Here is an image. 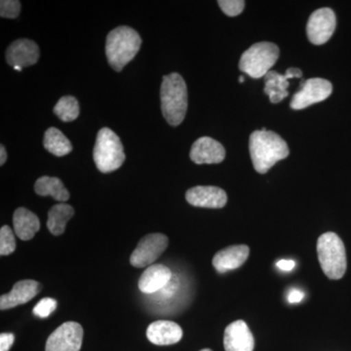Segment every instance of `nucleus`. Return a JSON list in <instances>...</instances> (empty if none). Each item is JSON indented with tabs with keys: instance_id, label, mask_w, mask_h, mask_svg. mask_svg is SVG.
Masks as SVG:
<instances>
[{
	"instance_id": "5701e85b",
	"label": "nucleus",
	"mask_w": 351,
	"mask_h": 351,
	"mask_svg": "<svg viewBox=\"0 0 351 351\" xmlns=\"http://www.w3.org/2000/svg\"><path fill=\"white\" fill-rule=\"evenodd\" d=\"M43 145L48 152L56 156H64L73 151L71 141L55 127H51L46 130Z\"/></svg>"
},
{
	"instance_id": "1a4fd4ad",
	"label": "nucleus",
	"mask_w": 351,
	"mask_h": 351,
	"mask_svg": "<svg viewBox=\"0 0 351 351\" xmlns=\"http://www.w3.org/2000/svg\"><path fill=\"white\" fill-rule=\"evenodd\" d=\"M83 328L76 322H66L57 328L46 341L45 351H80Z\"/></svg>"
},
{
	"instance_id": "0eeeda50",
	"label": "nucleus",
	"mask_w": 351,
	"mask_h": 351,
	"mask_svg": "<svg viewBox=\"0 0 351 351\" xmlns=\"http://www.w3.org/2000/svg\"><path fill=\"white\" fill-rule=\"evenodd\" d=\"M169 239L162 233L145 235L132 253L130 263L133 267L142 269L154 265L157 258L167 249Z\"/></svg>"
},
{
	"instance_id": "7c9ffc66",
	"label": "nucleus",
	"mask_w": 351,
	"mask_h": 351,
	"mask_svg": "<svg viewBox=\"0 0 351 351\" xmlns=\"http://www.w3.org/2000/svg\"><path fill=\"white\" fill-rule=\"evenodd\" d=\"M304 297V292L298 290V289H293V290L289 293L288 302H290V304H297V302L302 301Z\"/></svg>"
},
{
	"instance_id": "c85d7f7f",
	"label": "nucleus",
	"mask_w": 351,
	"mask_h": 351,
	"mask_svg": "<svg viewBox=\"0 0 351 351\" xmlns=\"http://www.w3.org/2000/svg\"><path fill=\"white\" fill-rule=\"evenodd\" d=\"M14 339H15V337L11 332H2L0 335V351L10 350L11 346H13Z\"/></svg>"
},
{
	"instance_id": "412c9836",
	"label": "nucleus",
	"mask_w": 351,
	"mask_h": 351,
	"mask_svg": "<svg viewBox=\"0 0 351 351\" xmlns=\"http://www.w3.org/2000/svg\"><path fill=\"white\" fill-rule=\"evenodd\" d=\"M265 93L269 97L272 104H278L288 97L289 78L274 71H270L265 76Z\"/></svg>"
},
{
	"instance_id": "ddd939ff",
	"label": "nucleus",
	"mask_w": 351,
	"mask_h": 351,
	"mask_svg": "<svg viewBox=\"0 0 351 351\" xmlns=\"http://www.w3.org/2000/svg\"><path fill=\"white\" fill-rule=\"evenodd\" d=\"M223 346L226 351L254 350L255 339L245 321H234L226 328Z\"/></svg>"
},
{
	"instance_id": "f8f14e48",
	"label": "nucleus",
	"mask_w": 351,
	"mask_h": 351,
	"mask_svg": "<svg viewBox=\"0 0 351 351\" xmlns=\"http://www.w3.org/2000/svg\"><path fill=\"white\" fill-rule=\"evenodd\" d=\"M186 199L195 207L219 209L226 206L228 195L218 186H198L186 191Z\"/></svg>"
},
{
	"instance_id": "6e6552de",
	"label": "nucleus",
	"mask_w": 351,
	"mask_h": 351,
	"mask_svg": "<svg viewBox=\"0 0 351 351\" xmlns=\"http://www.w3.org/2000/svg\"><path fill=\"white\" fill-rule=\"evenodd\" d=\"M331 82L323 78H311L301 83V88L293 96L291 108L293 110H304L314 104L325 101L332 94Z\"/></svg>"
},
{
	"instance_id": "a211bd4d",
	"label": "nucleus",
	"mask_w": 351,
	"mask_h": 351,
	"mask_svg": "<svg viewBox=\"0 0 351 351\" xmlns=\"http://www.w3.org/2000/svg\"><path fill=\"white\" fill-rule=\"evenodd\" d=\"M147 337L154 345H175L181 341L182 330L179 324L172 321L158 320L147 327Z\"/></svg>"
},
{
	"instance_id": "72a5a7b5",
	"label": "nucleus",
	"mask_w": 351,
	"mask_h": 351,
	"mask_svg": "<svg viewBox=\"0 0 351 351\" xmlns=\"http://www.w3.org/2000/svg\"><path fill=\"white\" fill-rule=\"evenodd\" d=\"M7 152L3 145H0V165L3 166L6 162Z\"/></svg>"
},
{
	"instance_id": "423d86ee",
	"label": "nucleus",
	"mask_w": 351,
	"mask_h": 351,
	"mask_svg": "<svg viewBox=\"0 0 351 351\" xmlns=\"http://www.w3.org/2000/svg\"><path fill=\"white\" fill-rule=\"evenodd\" d=\"M279 58L278 46L272 43H258L242 54L239 69L253 78L265 77Z\"/></svg>"
},
{
	"instance_id": "dca6fc26",
	"label": "nucleus",
	"mask_w": 351,
	"mask_h": 351,
	"mask_svg": "<svg viewBox=\"0 0 351 351\" xmlns=\"http://www.w3.org/2000/svg\"><path fill=\"white\" fill-rule=\"evenodd\" d=\"M249 247L247 245H234L219 251L213 258L215 269L219 274H226L239 269L249 257Z\"/></svg>"
},
{
	"instance_id": "39448f33",
	"label": "nucleus",
	"mask_w": 351,
	"mask_h": 351,
	"mask_svg": "<svg viewBox=\"0 0 351 351\" xmlns=\"http://www.w3.org/2000/svg\"><path fill=\"white\" fill-rule=\"evenodd\" d=\"M93 157L101 173H110L121 167L125 161L123 145L119 136L110 128H101L97 135Z\"/></svg>"
},
{
	"instance_id": "473e14b6",
	"label": "nucleus",
	"mask_w": 351,
	"mask_h": 351,
	"mask_svg": "<svg viewBox=\"0 0 351 351\" xmlns=\"http://www.w3.org/2000/svg\"><path fill=\"white\" fill-rule=\"evenodd\" d=\"M285 75L287 76L289 80L291 78H301L302 76V71L298 68H290L286 71Z\"/></svg>"
},
{
	"instance_id": "f704fd0d",
	"label": "nucleus",
	"mask_w": 351,
	"mask_h": 351,
	"mask_svg": "<svg viewBox=\"0 0 351 351\" xmlns=\"http://www.w3.org/2000/svg\"><path fill=\"white\" fill-rule=\"evenodd\" d=\"M239 82L240 83H243L244 82V76L243 75L240 76V77H239Z\"/></svg>"
},
{
	"instance_id": "a878e982",
	"label": "nucleus",
	"mask_w": 351,
	"mask_h": 351,
	"mask_svg": "<svg viewBox=\"0 0 351 351\" xmlns=\"http://www.w3.org/2000/svg\"><path fill=\"white\" fill-rule=\"evenodd\" d=\"M57 301L51 298H44L38 302L34 308V314L39 318H47L57 308Z\"/></svg>"
},
{
	"instance_id": "cd10ccee",
	"label": "nucleus",
	"mask_w": 351,
	"mask_h": 351,
	"mask_svg": "<svg viewBox=\"0 0 351 351\" xmlns=\"http://www.w3.org/2000/svg\"><path fill=\"white\" fill-rule=\"evenodd\" d=\"M218 3L223 12L230 17L239 16L244 10L245 7L243 0H219Z\"/></svg>"
},
{
	"instance_id": "b1692460",
	"label": "nucleus",
	"mask_w": 351,
	"mask_h": 351,
	"mask_svg": "<svg viewBox=\"0 0 351 351\" xmlns=\"http://www.w3.org/2000/svg\"><path fill=\"white\" fill-rule=\"evenodd\" d=\"M53 112L62 121H73L80 115V104L75 97L64 96L58 101Z\"/></svg>"
},
{
	"instance_id": "c9c22d12",
	"label": "nucleus",
	"mask_w": 351,
	"mask_h": 351,
	"mask_svg": "<svg viewBox=\"0 0 351 351\" xmlns=\"http://www.w3.org/2000/svg\"><path fill=\"white\" fill-rule=\"evenodd\" d=\"M200 351H213V350H209V348H204V350H202Z\"/></svg>"
},
{
	"instance_id": "4468645a",
	"label": "nucleus",
	"mask_w": 351,
	"mask_h": 351,
	"mask_svg": "<svg viewBox=\"0 0 351 351\" xmlns=\"http://www.w3.org/2000/svg\"><path fill=\"white\" fill-rule=\"evenodd\" d=\"M189 156L196 164H217L223 162L226 151L218 141L210 137H202L195 141L191 147Z\"/></svg>"
},
{
	"instance_id": "f3484780",
	"label": "nucleus",
	"mask_w": 351,
	"mask_h": 351,
	"mask_svg": "<svg viewBox=\"0 0 351 351\" xmlns=\"http://www.w3.org/2000/svg\"><path fill=\"white\" fill-rule=\"evenodd\" d=\"M172 277V272L165 265H149L140 277L138 289L144 294H156L170 282Z\"/></svg>"
},
{
	"instance_id": "4be33fe9",
	"label": "nucleus",
	"mask_w": 351,
	"mask_h": 351,
	"mask_svg": "<svg viewBox=\"0 0 351 351\" xmlns=\"http://www.w3.org/2000/svg\"><path fill=\"white\" fill-rule=\"evenodd\" d=\"M34 191L40 196H52L59 202H66L69 198V193L64 188L63 182L55 177L43 176L39 178L34 184Z\"/></svg>"
},
{
	"instance_id": "9b49d317",
	"label": "nucleus",
	"mask_w": 351,
	"mask_h": 351,
	"mask_svg": "<svg viewBox=\"0 0 351 351\" xmlns=\"http://www.w3.org/2000/svg\"><path fill=\"white\" fill-rule=\"evenodd\" d=\"M40 51L38 44L31 39H18L9 45L6 61L11 66H31L38 62Z\"/></svg>"
},
{
	"instance_id": "20e7f679",
	"label": "nucleus",
	"mask_w": 351,
	"mask_h": 351,
	"mask_svg": "<svg viewBox=\"0 0 351 351\" xmlns=\"http://www.w3.org/2000/svg\"><path fill=\"white\" fill-rule=\"evenodd\" d=\"M317 255L321 269L332 280L343 278L348 267L345 244L339 235L326 232L317 241Z\"/></svg>"
},
{
	"instance_id": "9d476101",
	"label": "nucleus",
	"mask_w": 351,
	"mask_h": 351,
	"mask_svg": "<svg viewBox=\"0 0 351 351\" xmlns=\"http://www.w3.org/2000/svg\"><path fill=\"white\" fill-rule=\"evenodd\" d=\"M336 25V15L332 9H318L311 14L307 22V38L314 45H322L331 38Z\"/></svg>"
},
{
	"instance_id": "f257e3e1",
	"label": "nucleus",
	"mask_w": 351,
	"mask_h": 351,
	"mask_svg": "<svg viewBox=\"0 0 351 351\" xmlns=\"http://www.w3.org/2000/svg\"><path fill=\"white\" fill-rule=\"evenodd\" d=\"M249 149L254 168L260 174H265L289 156L287 143L278 134L265 128L251 134Z\"/></svg>"
},
{
	"instance_id": "2eb2a0df",
	"label": "nucleus",
	"mask_w": 351,
	"mask_h": 351,
	"mask_svg": "<svg viewBox=\"0 0 351 351\" xmlns=\"http://www.w3.org/2000/svg\"><path fill=\"white\" fill-rule=\"evenodd\" d=\"M43 285L36 280H21L14 285L12 291L0 298V309L13 308L21 304H27L40 292Z\"/></svg>"
},
{
	"instance_id": "f03ea898",
	"label": "nucleus",
	"mask_w": 351,
	"mask_h": 351,
	"mask_svg": "<svg viewBox=\"0 0 351 351\" xmlns=\"http://www.w3.org/2000/svg\"><path fill=\"white\" fill-rule=\"evenodd\" d=\"M161 110L164 119L171 126L184 121L188 110V88L179 73L163 76L160 88Z\"/></svg>"
},
{
	"instance_id": "7ed1b4c3",
	"label": "nucleus",
	"mask_w": 351,
	"mask_h": 351,
	"mask_svg": "<svg viewBox=\"0 0 351 351\" xmlns=\"http://www.w3.org/2000/svg\"><path fill=\"white\" fill-rule=\"evenodd\" d=\"M142 45V38L135 29L126 25L115 27L108 34L106 55L115 71H121L135 58Z\"/></svg>"
},
{
	"instance_id": "aec40b11",
	"label": "nucleus",
	"mask_w": 351,
	"mask_h": 351,
	"mask_svg": "<svg viewBox=\"0 0 351 351\" xmlns=\"http://www.w3.org/2000/svg\"><path fill=\"white\" fill-rule=\"evenodd\" d=\"M75 209L66 203L54 205L48 213L47 228L55 237L63 234L66 223L73 218Z\"/></svg>"
},
{
	"instance_id": "393cba45",
	"label": "nucleus",
	"mask_w": 351,
	"mask_h": 351,
	"mask_svg": "<svg viewBox=\"0 0 351 351\" xmlns=\"http://www.w3.org/2000/svg\"><path fill=\"white\" fill-rule=\"evenodd\" d=\"M16 250L15 235L10 226H3L0 230V255H11Z\"/></svg>"
},
{
	"instance_id": "2f4dec72",
	"label": "nucleus",
	"mask_w": 351,
	"mask_h": 351,
	"mask_svg": "<svg viewBox=\"0 0 351 351\" xmlns=\"http://www.w3.org/2000/svg\"><path fill=\"white\" fill-rule=\"evenodd\" d=\"M295 265V263L294 261L291 260H281L277 263V267L283 270V271H291L293 269H294Z\"/></svg>"
},
{
	"instance_id": "6ab92c4d",
	"label": "nucleus",
	"mask_w": 351,
	"mask_h": 351,
	"mask_svg": "<svg viewBox=\"0 0 351 351\" xmlns=\"http://www.w3.org/2000/svg\"><path fill=\"white\" fill-rule=\"evenodd\" d=\"M13 226L16 235L23 241H29L40 228V221L36 214L20 207L14 213Z\"/></svg>"
},
{
	"instance_id": "bb28decb",
	"label": "nucleus",
	"mask_w": 351,
	"mask_h": 351,
	"mask_svg": "<svg viewBox=\"0 0 351 351\" xmlns=\"http://www.w3.org/2000/svg\"><path fill=\"white\" fill-rule=\"evenodd\" d=\"M21 2L17 0H1L0 1V16L7 19H15L19 16Z\"/></svg>"
},
{
	"instance_id": "c756f323",
	"label": "nucleus",
	"mask_w": 351,
	"mask_h": 351,
	"mask_svg": "<svg viewBox=\"0 0 351 351\" xmlns=\"http://www.w3.org/2000/svg\"><path fill=\"white\" fill-rule=\"evenodd\" d=\"M178 287V281L176 280V279L173 278L171 279V281L169 283L167 284V285L165 286L162 289V290L159 291V294H161L162 297L164 298H170L171 295H174L176 289Z\"/></svg>"
}]
</instances>
